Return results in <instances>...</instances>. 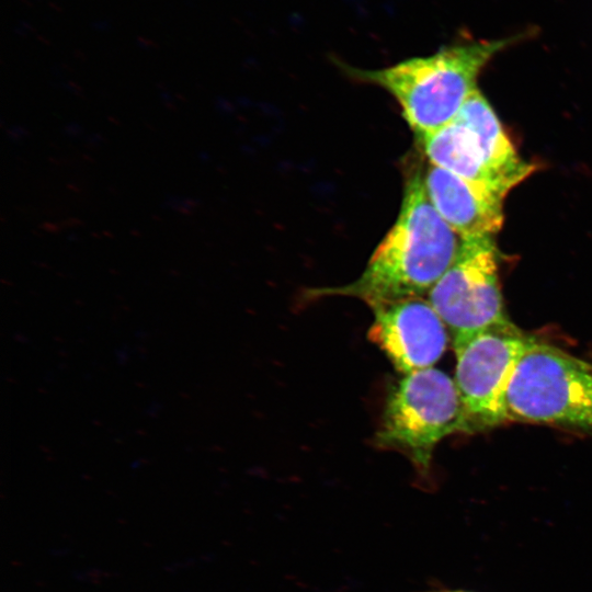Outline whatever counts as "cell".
<instances>
[{"label": "cell", "instance_id": "52a82bcc", "mask_svg": "<svg viewBox=\"0 0 592 592\" xmlns=\"http://www.w3.org/2000/svg\"><path fill=\"white\" fill-rule=\"evenodd\" d=\"M368 339L403 374L432 367L446 350V325L430 300L412 297L372 309Z\"/></svg>", "mask_w": 592, "mask_h": 592}, {"label": "cell", "instance_id": "7a4b0ae2", "mask_svg": "<svg viewBox=\"0 0 592 592\" xmlns=\"http://www.w3.org/2000/svg\"><path fill=\"white\" fill-rule=\"evenodd\" d=\"M525 37L527 33L454 44L432 55L408 58L380 69L348 65L343 68L352 78L391 94L418 138L453 122L477 89L482 68L498 53Z\"/></svg>", "mask_w": 592, "mask_h": 592}, {"label": "cell", "instance_id": "8992f818", "mask_svg": "<svg viewBox=\"0 0 592 592\" xmlns=\"http://www.w3.org/2000/svg\"><path fill=\"white\" fill-rule=\"evenodd\" d=\"M429 300L453 339L510 321L492 237L464 239L455 262L430 291Z\"/></svg>", "mask_w": 592, "mask_h": 592}, {"label": "cell", "instance_id": "30bf717a", "mask_svg": "<svg viewBox=\"0 0 592 592\" xmlns=\"http://www.w3.org/2000/svg\"><path fill=\"white\" fill-rule=\"evenodd\" d=\"M454 121L473 132L488 168L510 191L534 172L535 166L517 155L496 113L478 89L469 95Z\"/></svg>", "mask_w": 592, "mask_h": 592}, {"label": "cell", "instance_id": "5b68a950", "mask_svg": "<svg viewBox=\"0 0 592 592\" xmlns=\"http://www.w3.org/2000/svg\"><path fill=\"white\" fill-rule=\"evenodd\" d=\"M531 340L511 321L453 339L454 382L463 405L465 433L508 421L506 391Z\"/></svg>", "mask_w": 592, "mask_h": 592}, {"label": "cell", "instance_id": "277c9868", "mask_svg": "<svg viewBox=\"0 0 592 592\" xmlns=\"http://www.w3.org/2000/svg\"><path fill=\"white\" fill-rule=\"evenodd\" d=\"M455 432H465L456 384L429 367L405 374L389 390L375 443L402 453L426 477L435 446Z\"/></svg>", "mask_w": 592, "mask_h": 592}, {"label": "cell", "instance_id": "7c38bea8", "mask_svg": "<svg viewBox=\"0 0 592 592\" xmlns=\"http://www.w3.org/2000/svg\"><path fill=\"white\" fill-rule=\"evenodd\" d=\"M432 592H448V591L446 590V591H432Z\"/></svg>", "mask_w": 592, "mask_h": 592}, {"label": "cell", "instance_id": "ba28073f", "mask_svg": "<svg viewBox=\"0 0 592 592\" xmlns=\"http://www.w3.org/2000/svg\"><path fill=\"white\" fill-rule=\"evenodd\" d=\"M423 182L435 209L463 239L492 237L501 229V197L432 163Z\"/></svg>", "mask_w": 592, "mask_h": 592}, {"label": "cell", "instance_id": "3957f363", "mask_svg": "<svg viewBox=\"0 0 592 592\" xmlns=\"http://www.w3.org/2000/svg\"><path fill=\"white\" fill-rule=\"evenodd\" d=\"M506 414L592 433V364L532 338L509 384Z\"/></svg>", "mask_w": 592, "mask_h": 592}, {"label": "cell", "instance_id": "8fae6325", "mask_svg": "<svg viewBox=\"0 0 592 592\" xmlns=\"http://www.w3.org/2000/svg\"><path fill=\"white\" fill-rule=\"evenodd\" d=\"M448 592H467V591L455 590V591H448Z\"/></svg>", "mask_w": 592, "mask_h": 592}, {"label": "cell", "instance_id": "6da1fadb", "mask_svg": "<svg viewBox=\"0 0 592 592\" xmlns=\"http://www.w3.org/2000/svg\"><path fill=\"white\" fill-rule=\"evenodd\" d=\"M464 239L442 218L425 191L423 173L406 180L395 225L372 254L360 277L350 284L312 289L314 297L343 295L372 309L430 293L455 262Z\"/></svg>", "mask_w": 592, "mask_h": 592}, {"label": "cell", "instance_id": "9c48e42d", "mask_svg": "<svg viewBox=\"0 0 592 592\" xmlns=\"http://www.w3.org/2000/svg\"><path fill=\"white\" fill-rule=\"evenodd\" d=\"M430 163L445 169L502 200L510 192L488 168L473 132L455 121L418 137Z\"/></svg>", "mask_w": 592, "mask_h": 592}]
</instances>
